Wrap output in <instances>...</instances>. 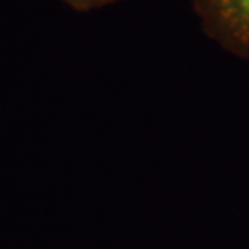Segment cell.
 <instances>
[{
    "mask_svg": "<svg viewBox=\"0 0 249 249\" xmlns=\"http://www.w3.org/2000/svg\"><path fill=\"white\" fill-rule=\"evenodd\" d=\"M191 7L209 39L249 58V0H191Z\"/></svg>",
    "mask_w": 249,
    "mask_h": 249,
    "instance_id": "6da1fadb",
    "label": "cell"
},
{
    "mask_svg": "<svg viewBox=\"0 0 249 249\" xmlns=\"http://www.w3.org/2000/svg\"><path fill=\"white\" fill-rule=\"evenodd\" d=\"M62 2L67 3L73 10H76V12H91V10L107 7V5L123 2V0H62Z\"/></svg>",
    "mask_w": 249,
    "mask_h": 249,
    "instance_id": "7a4b0ae2",
    "label": "cell"
}]
</instances>
